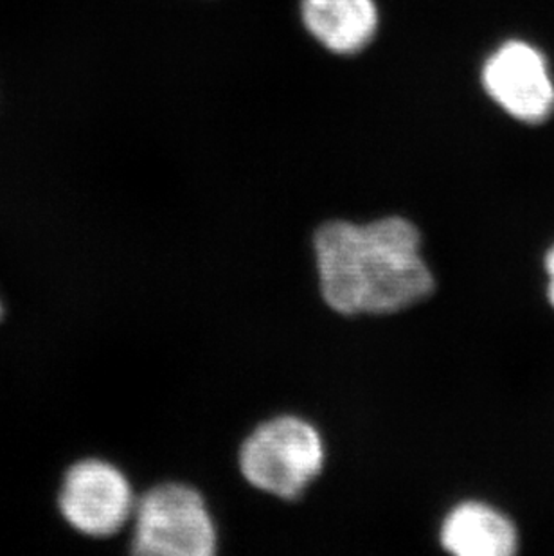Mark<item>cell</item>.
Returning a JSON list of instances; mask_svg holds the SVG:
<instances>
[{
    "instance_id": "obj_1",
    "label": "cell",
    "mask_w": 554,
    "mask_h": 556,
    "mask_svg": "<svg viewBox=\"0 0 554 556\" xmlns=\"http://www.w3.org/2000/svg\"><path fill=\"white\" fill-rule=\"evenodd\" d=\"M314 257L323 300L345 317L396 314L435 292L421 232L403 216L326 222L315 231Z\"/></svg>"
},
{
    "instance_id": "obj_2",
    "label": "cell",
    "mask_w": 554,
    "mask_h": 556,
    "mask_svg": "<svg viewBox=\"0 0 554 556\" xmlns=\"http://www.w3.org/2000/svg\"><path fill=\"white\" fill-rule=\"evenodd\" d=\"M326 462L323 435L301 416H274L247 435L238 452V467L247 483L292 501L319 478Z\"/></svg>"
},
{
    "instance_id": "obj_3",
    "label": "cell",
    "mask_w": 554,
    "mask_h": 556,
    "mask_svg": "<svg viewBox=\"0 0 554 556\" xmlns=\"http://www.w3.org/2000/svg\"><path fill=\"white\" fill-rule=\"evenodd\" d=\"M131 552L148 556H213L215 520L199 490L163 483L148 490L134 508Z\"/></svg>"
},
{
    "instance_id": "obj_4",
    "label": "cell",
    "mask_w": 554,
    "mask_h": 556,
    "mask_svg": "<svg viewBox=\"0 0 554 556\" xmlns=\"http://www.w3.org/2000/svg\"><path fill=\"white\" fill-rule=\"evenodd\" d=\"M482 89L513 119L542 125L554 114V79L544 53L524 40L499 46L481 71Z\"/></svg>"
},
{
    "instance_id": "obj_5",
    "label": "cell",
    "mask_w": 554,
    "mask_h": 556,
    "mask_svg": "<svg viewBox=\"0 0 554 556\" xmlns=\"http://www.w3.org/2000/svg\"><path fill=\"white\" fill-rule=\"evenodd\" d=\"M125 473L103 459H84L68 468L60 492V509L74 530L112 536L125 528L136 508Z\"/></svg>"
},
{
    "instance_id": "obj_6",
    "label": "cell",
    "mask_w": 554,
    "mask_h": 556,
    "mask_svg": "<svg viewBox=\"0 0 554 556\" xmlns=\"http://www.w3.org/2000/svg\"><path fill=\"white\" fill-rule=\"evenodd\" d=\"M299 16L310 37L337 56L364 53L380 31L377 0H301Z\"/></svg>"
},
{
    "instance_id": "obj_7",
    "label": "cell",
    "mask_w": 554,
    "mask_h": 556,
    "mask_svg": "<svg viewBox=\"0 0 554 556\" xmlns=\"http://www.w3.org/2000/svg\"><path fill=\"white\" fill-rule=\"evenodd\" d=\"M440 542L457 556H512L518 552V531L492 504L463 501L441 522Z\"/></svg>"
},
{
    "instance_id": "obj_8",
    "label": "cell",
    "mask_w": 554,
    "mask_h": 556,
    "mask_svg": "<svg viewBox=\"0 0 554 556\" xmlns=\"http://www.w3.org/2000/svg\"><path fill=\"white\" fill-rule=\"evenodd\" d=\"M544 268L547 274V300L554 308V245L545 252Z\"/></svg>"
}]
</instances>
